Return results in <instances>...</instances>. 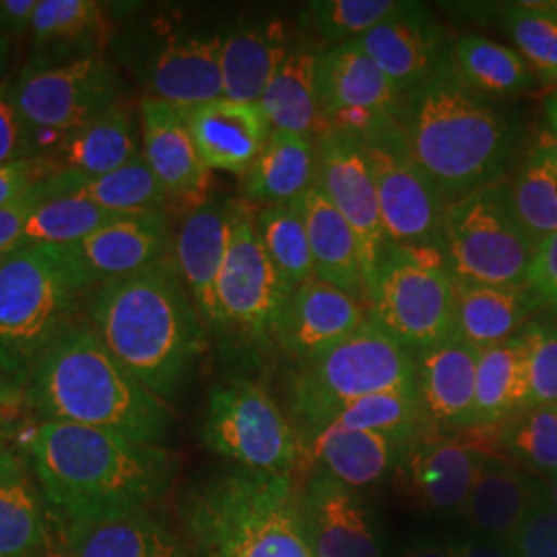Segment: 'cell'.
I'll return each mask as SVG.
<instances>
[{
	"label": "cell",
	"instance_id": "obj_6",
	"mask_svg": "<svg viewBox=\"0 0 557 557\" xmlns=\"http://www.w3.org/2000/svg\"><path fill=\"white\" fill-rule=\"evenodd\" d=\"M416 379V356L368 319L324 354L294 363L285 382L287 418L304 438L361 398L418 391Z\"/></svg>",
	"mask_w": 557,
	"mask_h": 557
},
{
	"label": "cell",
	"instance_id": "obj_21",
	"mask_svg": "<svg viewBox=\"0 0 557 557\" xmlns=\"http://www.w3.org/2000/svg\"><path fill=\"white\" fill-rule=\"evenodd\" d=\"M143 156L172 205L188 211L211 199V170L200 160L182 110L143 96L137 106Z\"/></svg>",
	"mask_w": 557,
	"mask_h": 557
},
{
	"label": "cell",
	"instance_id": "obj_49",
	"mask_svg": "<svg viewBox=\"0 0 557 557\" xmlns=\"http://www.w3.org/2000/svg\"><path fill=\"white\" fill-rule=\"evenodd\" d=\"M38 421L40 419L34 416L25 384L0 370V434L11 440L23 455Z\"/></svg>",
	"mask_w": 557,
	"mask_h": 557
},
{
	"label": "cell",
	"instance_id": "obj_19",
	"mask_svg": "<svg viewBox=\"0 0 557 557\" xmlns=\"http://www.w3.org/2000/svg\"><path fill=\"white\" fill-rule=\"evenodd\" d=\"M483 455L485 448L475 442L436 432L409 448L395 479L421 510L442 517L460 515Z\"/></svg>",
	"mask_w": 557,
	"mask_h": 557
},
{
	"label": "cell",
	"instance_id": "obj_46",
	"mask_svg": "<svg viewBox=\"0 0 557 557\" xmlns=\"http://www.w3.org/2000/svg\"><path fill=\"white\" fill-rule=\"evenodd\" d=\"M400 0H312L299 11V23L322 40L356 41L398 9Z\"/></svg>",
	"mask_w": 557,
	"mask_h": 557
},
{
	"label": "cell",
	"instance_id": "obj_56",
	"mask_svg": "<svg viewBox=\"0 0 557 557\" xmlns=\"http://www.w3.org/2000/svg\"><path fill=\"white\" fill-rule=\"evenodd\" d=\"M29 475L27 458L21 455L15 444L0 434V485Z\"/></svg>",
	"mask_w": 557,
	"mask_h": 557
},
{
	"label": "cell",
	"instance_id": "obj_55",
	"mask_svg": "<svg viewBox=\"0 0 557 557\" xmlns=\"http://www.w3.org/2000/svg\"><path fill=\"white\" fill-rule=\"evenodd\" d=\"M448 545L455 557H518L512 543L481 537L469 531L448 539Z\"/></svg>",
	"mask_w": 557,
	"mask_h": 557
},
{
	"label": "cell",
	"instance_id": "obj_1",
	"mask_svg": "<svg viewBox=\"0 0 557 557\" xmlns=\"http://www.w3.org/2000/svg\"><path fill=\"white\" fill-rule=\"evenodd\" d=\"M398 128L444 205L508 178L527 151V128L506 101L458 83L450 59L432 79L400 96Z\"/></svg>",
	"mask_w": 557,
	"mask_h": 557
},
{
	"label": "cell",
	"instance_id": "obj_50",
	"mask_svg": "<svg viewBox=\"0 0 557 557\" xmlns=\"http://www.w3.org/2000/svg\"><path fill=\"white\" fill-rule=\"evenodd\" d=\"M60 174V168L52 158H25L0 165V209L25 199L41 184Z\"/></svg>",
	"mask_w": 557,
	"mask_h": 557
},
{
	"label": "cell",
	"instance_id": "obj_8",
	"mask_svg": "<svg viewBox=\"0 0 557 557\" xmlns=\"http://www.w3.org/2000/svg\"><path fill=\"white\" fill-rule=\"evenodd\" d=\"M83 296L60 246H29L0 260V370L27 386L44 349L77 319Z\"/></svg>",
	"mask_w": 557,
	"mask_h": 557
},
{
	"label": "cell",
	"instance_id": "obj_13",
	"mask_svg": "<svg viewBox=\"0 0 557 557\" xmlns=\"http://www.w3.org/2000/svg\"><path fill=\"white\" fill-rule=\"evenodd\" d=\"M257 209L234 199L232 232L218 278V331L248 347L273 345V326L292 294L269 259L257 232Z\"/></svg>",
	"mask_w": 557,
	"mask_h": 557
},
{
	"label": "cell",
	"instance_id": "obj_20",
	"mask_svg": "<svg viewBox=\"0 0 557 557\" xmlns=\"http://www.w3.org/2000/svg\"><path fill=\"white\" fill-rule=\"evenodd\" d=\"M366 320L368 306L363 301L312 278L283 301L273 326V345L294 363H301L356 333Z\"/></svg>",
	"mask_w": 557,
	"mask_h": 557
},
{
	"label": "cell",
	"instance_id": "obj_5",
	"mask_svg": "<svg viewBox=\"0 0 557 557\" xmlns=\"http://www.w3.org/2000/svg\"><path fill=\"white\" fill-rule=\"evenodd\" d=\"M195 557H312L294 475L232 467L197 481L180 504Z\"/></svg>",
	"mask_w": 557,
	"mask_h": 557
},
{
	"label": "cell",
	"instance_id": "obj_18",
	"mask_svg": "<svg viewBox=\"0 0 557 557\" xmlns=\"http://www.w3.org/2000/svg\"><path fill=\"white\" fill-rule=\"evenodd\" d=\"M356 44L379 64L400 96L432 79L450 59L453 46L446 29L423 4L403 0L393 15Z\"/></svg>",
	"mask_w": 557,
	"mask_h": 557
},
{
	"label": "cell",
	"instance_id": "obj_53",
	"mask_svg": "<svg viewBox=\"0 0 557 557\" xmlns=\"http://www.w3.org/2000/svg\"><path fill=\"white\" fill-rule=\"evenodd\" d=\"M46 184H41L38 190H34L25 199L0 209V260H4L21 250L25 223H27L29 215L34 213V209L40 205L41 200L50 197Z\"/></svg>",
	"mask_w": 557,
	"mask_h": 557
},
{
	"label": "cell",
	"instance_id": "obj_23",
	"mask_svg": "<svg viewBox=\"0 0 557 557\" xmlns=\"http://www.w3.org/2000/svg\"><path fill=\"white\" fill-rule=\"evenodd\" d=\"M114 34L110 9L98 0H38L32 52L23 69L41 71L106 57Z\"/></svg>",
	"mask_w": 557,
	"mask_h": 557
},
{
	"label": "cell",
	"instance_id": "obj_3",
	"mask_svg": "<svg viewBox=\"0 0 557 557\" xmlns=\"http://www.w3.org/2000/svg\"><path fill=\"white\" fill-rule=\"evenodd\" d=\"M85 320L108 351L165 403L178 395L209 345V329L174 257L94 287Z\"/></svg>",
	"mask_w": 557,
	"mask_h": 557
},
{
	"label": "cell",
	"instance_id": "obj_11",
	"mask_svg": "<svg viewBox=\"0 0 557 557\" xmlns=\"http://www.w3.org/2000/svg\"><path fill=\"white\" fill-rule=\"evenodd\" d=\"M200 436L211 453L234 467L273 475L298 471V432L275 397L255 380L234 379L211 391Z\"/></svg>",
	"mask_w": 557,
	"mask_h": 557
},
{
	"label": "cell",
	"instance_id": "obj_9",
	"mask_svg": "<svg viewBox=\"0 0 557 557\" xmlns=\"http://www.w3.org/2000/svg\"><path fill=\"white\" fill-rule=\"evenodd\" d=\"M537 244L518 218L510 178L446 207L442 255L457 283L527 285Z\"/></svg>",
	"mask_w": 557,
	"mask_h": 557
},
{
	"label": "cell",
	"instance_id": "obj_60",
	"mask_svg": "<svg viewBox=\"0 0 557 557\" xmlns=\"http://www.w3.org/2000/svg\"><path fill=\"white\" fill-rule=\"evenodd\" d=\"M13 60V41L0 36V83L7 79V71Z\"/></svg>",
	"mask_w": 557,
	"mask_h": 557
},
{
	"label": "cell",
	"instance_id": "obj_52",
	"mask_svg": "<svg viewBox=\"0 0 557 557\" xmlns=\"http://www.w3.org/2000/svg\"><path fill=\"white\" fill-rule=\"evenodd\" d=\"M527 285L537 296L541 310L557 317V232L539 244Z\"/></svg>",
	"mask_w": 557,
	"mask_h": 557
},
{
	"label": "cell",
	"instance_id": "obj_22",
	"mask_svg": "<svg viewBox=\"0 0 557 557\" xmlns=\"http://www.w3.org/2000/svg\"><path fill=\"white\" fill-rule=\"evenodd\" d=\"M299 467L306 473H324L361 494L395 479L403 458L413 446L411 442L338 423L299 438Z\"/></svg>",
	"mask_w": 557,
	"mask_h": 557
},
{
	"label": "cell",
	"instance_id": "obj_62",
	"mask_svg": "<svg viewBox=\"0 0 557 557\" xmlns=\"http://www.w3.org/2000/svg\"><path fill=\"white\" fill-rule=\"evenodd\" d=\"M547 11H552L554 15H557V0H545V2H541Z\"/></svg>",
	"mask_w": 557,
	"mask_h": 557
},
{
	"label": "cell",
	"instance_id": "obj_57",
	"mask_svg": "<svg viewBox=\"0 0 557 557\" xmlns=\"http://www.w3.org/2000/svg\"><path fill=\"white\" fill-rule=\"evenodd\" d=\"M400 557H455L450 552L448 541H438L436 537H418L409 541Z\"/></svg>",
	"mask_w": 557,
	"mask_h": 557
},
{
	"label": "cell",
	"instance_id": "obj_51",
	"mask_svg": "<svg viewBox=\"0 0 557 557\" xmlns=\"http://www.w3.org/2000/svg\"><path fill=\"white\" fill-rule=\"evenodd\" d=\"M11 85L9 79L0 83V165L34 158L25 124L11 98Z\"/></svg>",
	"mask_w": 557,
	"mask_h": 557
},
{
	"label": "cell",
	"instance_id": "obj_31",
	"mask_svg": "<svg viewBox=\"0 0 557 557\" xmlns=\"http://www.w3.org/2000/svg\"><path fill=\"white\" fill-rule=\"evenodd\" d=\"M143 153L139 116L122 100L98 119L83 124L50 156L60 172L79 178H100Z\"/></svg>",
	"mask_w": 557,
	"mask_h": 557
},
{
	"label": "cell",
	"instance_id": "obj_26",
	"mask_svg": "<svg viewBox=\"0 0 557 557\" xmlns=\"http://www.w3.org/2000/svg\"><path fill=\"white\" fill-rule=\"evenodd\" d=\"M200 160L213 172L244 176L273 133L259 103L207 101L182 110Z\"/></svg>",
	"mask_w": 557,
	"mask_h": 557
},
{
	"label": "cell",
	"instance_id": "obj_37",
	"mask_svg": "<svg viewBox=\"0 0 557 557\" xmlns=\"http://www.w3.org/2000/svg\"><path fill=\"white\" fill-rule=\"evenodd\" d=\"M50 199L77 197L116 215L168 211L172 200L140 153L119 170L100 178H79L60 172L46 184Z\"/></svg>",
	"mask_w": 557,
	"mask_h": 557
},
{
	"label": "cell",
	"instance_id": "obj_2",
	"mask_svg": "<svg viewBox=\"0 0 557 557\" xmlns=\"http://www.w3.org/2000/svg\"><path fill=\"white\" fill-rule=\"evenodd\" d=\"M25 458L48 508L66 524L149 508L178 469L163 446L62 421H38Z\"/></svg>",
	"mask_w": 557,
	"mask_h": 557
},
{
	"label": "cell",
	"instance_id": "obj_4",
	"mask_svg": "<svg viewBox=\"0 0 557 557\" xmlns=\"http://www.w3.org/2000/svg\"><path fill=\"white\" fill-rule=\"evenodd\" d=\"M25 388L40 421L77 423L153 446L174 425L168 403L108 351L85 319L71 320L52 338Z\"/></svg>",
	"mask_w": 557,
	"mask_h": 557
},
{
	"label": "cell",
	"instance_id": "obj_59",
	"mask_svg": "<svg viewBox=\"0 0 557 557\" xmlns=\"http://www.w3.org/2000/svg\"><path fill=\"white\" fill-rule=\"evenodd\" d=\"M543 112H545V124H547V133L554 137L557 143V85L552 89V94L545 98L543 103Z\"/></svg>",
	"mask_w": 557,
	"mask_h": 557
},
{
	"label": "cell",
	"instance_id": "obj_48",
	"mask_svg": "<svg viewBox=\"0 0 557 557\" xmlns=\"http://www.w3.org/2000/svg\"><path fill=\"white\" fill-rule=\"evenodd\" d=\"M512 547L518 557H557V506L545 492V481L518 529Z\"/></svg>",
	"mask_w": 557,
	"mask_h": 557
},
{
	"label": "cell",
	"instance_id": "obj_35",
	"mask_svg": "<svg viewBox=\"0 0 557 557\" xmlns=\"http://www.w3.org/2000/svg\"><path fill=\"white\" fill-rule=\"evenodd\" d=\"M527 407V343L518 333L517 337L479 351L471 434L490 436Z\"/></svg>",
	"mask_w": 557,
	"mask_h": 557
},
{
	"label": "cell",
	"instance_id": "obj_10",
	"mask_svg": "<svg viewBox=\"0 0 557 557\" xmlns=\"http://www.w3.org/2000/svg\"><path fill=\"white\" fill-rule=\"evenodd\" d=\"M457 281L442 250L386 246L368 294V319L413 356L455 335Z\"/></svg>",
	"mask_w": 557,
	"mask_h": 557
},
{
	"label": "cell",
	"instance_id": "obj_15",
	"mask_svg": "<svg viewBox=\"0 0 557 557\" xmlns=\"http://www.w3.org/2000/svg\"><path fill=\"white\" fill-rule=\"evenodd\" d=\"M314 143L317 184L356 234L368 296L376 278L380 259L388 246L372 165L361 140L356 137L337 131H319L314 133Z\"/></svg>",
	"mask_w": 557,
	"mask_h": 557
},
{
	"label": "cell",
	"instance_id": "obj_29",
	"mask_svg": "<svg viewBox=\"0 0 557 557\" xmlns=\"http://www.w3.org/2000/svg\"><path fill=\"white\" fill-rule=\"evenodd\" d=\"M75 557H195L188 543L149 508L85 522H64Z\"/></svg>",
	"mask_w": 557,
	"mask_h": 557
},
{
	"label": "cell",
	"instance_id": "obj_47",
	"mask_svg": "<svg viewBox=\"0 0 557 557\" xmlns=\"http://www.w3.org/2000/svg\"><path fill=\"white\" fill-rule=\"evenodd\" d=\"M520 335L527 343L529 407L557 403V317L533 319Z\"/></svg>",
	"mask_w": 557,
	"mask_h": 557
},
{
	"label": "cell",
	"instance_id": "obj_16",
	"mask_svg": "<svg viewBox=\"0 0 557 557\" xmlns=\"http://www.w3.org/2000/svg\"><path fill=\"white\" fill-rule=\"evenodd\" d=\"M174 236L168 211H149L114 218L60 250L77 287L89 294L106 281L135 275L172 257Z\"/></svg>",
	"mask_w": 557,
	"mask_h": 557
},
{
	"label": "cell",
	"instance_id": "obj_24",
	"mask_svg": "<svg viewBox=\"0 0 557 557\" xmlns=\"http://www.w3.org/2000/svg\"><path fill=\"white\" fill-rule=\"evenodd\" d=\"M478 356L455 335L416 354L419 400L440 434L465 436L473 430Z\"/></svg>",
	"mask_w": 557,
	"mask_h": 557
},
{
	"label": "cell",
	"instance_id": "obj_42",
	"mask_svg": "<svg viewBox=\"0 0 557 557\" xmlns=\"http://www.w3.org/2000/svg\"><path fill=\"white\" fill-rule=\"evenodd\" d=\"M490 436L504 457L533 478L557 479V403L527 407Z\"/></svg>",
	"mask_w": 557,
	"mask_h": 557
},
{
	"label": "cell",
	"instance_id": "obj_27",
	"mask_svg": "<svg viewBox=\"0 0 557 557\" xmlns=\"http://www.w3.org/2000/svg\"><path fill=\"white\" fill-rule=\"evenodd\" d=\"M543 481L492 450L481 458L469 499L460 512L467 531L512 543Z\"/></svg>",
	"mask_w": 557,
	"mask_h": 557
},
{
	"label": "cell",
	"instance_id": "obj_34",
	"mask_svg": "<svg viewBox=\"0 0 557 557\" xmlns=\"http://www.w3.org/2000/svg\"><path fill=\"white\" fill-rule=\"evenodd\" d=\"M301 207L314 260V277L368 306L358 239L349 223L324 197L319 184L301 197Z\"/></svg>",
	"mask_w": 557,
	"mask_h": 557
},
{
	"label": "cell",
	"instance_id": "obj_45",
	"mask_svg": "<svg viewBox=\"0 0 557 557\" xmlns=\"http://www.w3.org/2000/svg\"><path fill=\"white\" fill-rule=\"evenodd\" d=\"M120 218L98 205L77 197L44 199L34 209L23 230L21 248L29 246H69L89 236L103 223Z\"/></svg>",
	"mask_w": 557,
	"mask_h": 557
},
{
	"label": "cell",
	"instance_id": "obj_7",
	"mask_svg": "<svg viewBox=\"0 0 557 557\" xmlns=\"http://www.w3.org/2000/svg\"><path fill=\"white\" fill-rule=\"evenodd\" d=\"M221 38L223 32L199 29L180 13H158L116 27L110 52L143 96L186 110L223 98Z\"/></svg>",
	"mask_w": 557,
	"mask_h": 557
},
{
	"label": "cell",
	"instance_id": "obj_61",
	"mask_svg": "<svg viewBox=\"0 0 557 557\" xmlns=\"http://www.w3.org/2000/svg\"><path fill=\"white\" fill-rule=\"evenodd\" d=\"M545 492H547L549 499L557 506V479H554V481H545Z\"/></svg>",
	"mask_w": 557,
	"mask_h": 557
},
{
	"label": "cell",
	"instance_id": "obj_12",
	"mask_svg": "<svg viewBox=\"0 0 557 557\" xmlns=\"http://www.w3.org/2000/svg\"><path fill=\"white\" fill-rule=\"evenodd\" d=\"M11 98L25 124L34 158H50L66 135L124 100L119 71L108 57L54 69H23Z\"/></svg>",
	"mask_w": 557,
	"mask_h": 557
},
{
	"label": "cell",
	"instance_id": "obj_28",
	"mask_svg": "<svg viewBox=\"0 0 557 557\" xmlns=\"http://www.w3.org/2000/svg\"><path fill=\"white\" fill-rule=\"evenodd\" d=\"M294 40L285 21L250 17L239 21L221 38L223 98L259 103L278 64L292 52Z\"/></svg>",
	"mask_w": 557,
	"mask_h": 557
},
{
	"label": "cell",
	"instance_id": "obj_44",
	"mask_svg": "<svg viewBox=\"0 0 557 557\" xmlns=\"http://www.w3.org/2000/svg\"><path fill=\"white\" fill-rule=\"evenodd\" d=\"M502 29L522 60L535 73L539 85H557V15L541 2L499 4Z\"/></svg>",
	"mask_w": 557,
	"mask_h": 557
},
{
	"label": "cell",
	"instance_id": "obj_40",
	"mask_svg": "<svg viewBox=\"0 0 557 557\" xmlns=\"http://www.w3.org/2000/svg\"><path fill=\"white\" fill-rule=\"evenodd\" d=\"M255 221L269 259L292 292L317 278L301 199L287 205L260 207Z\"/></svg>",
	"mask_w": 557,
	"mask_h": 557
},
{
	"label": "cell",
	"instance_id": "obj_39",
	"mask_svg": "<svg viewBox=\"0 0 557 557\" xmlns=\"http://www.w3.org/2000/svg\"><path fill=\"white\" fill-rule=\"evenodd\" d=\"M518 218L535 244L557 232V143L543 131L510 178Z\"/></svg>",
	"mask_w": 557,
	"mask_h": 557
},
{
	"label": "cell",
	"instance_id": "obj_38",
	"mask_svg": "<svg viewBox=\"0 0 557 557\" xmlns=\"http://www.w3.org/2000/svg\"><path fill=\"white\" fill-rule=\"evenodd\" d=\"M320 52V48L298 41L262 91L259 106L273 131L314 137L320 116L317 85Z\"/></svg>",
	"mask_w": 557,
	"mask_h": 557
},
{
	"label": "cell",
	"instance_id": "obj_54",
	"mask_svg": "<svg viewBox=\"0 0 557 557\" xmlns=\"http://www.w3.org/2000/svg\"><path fill=\"white\" fill-rule=\"evenodd\" d=\"M38 0H0V36L20 40L32 32Z\"/></svg>",
	"mask_w": 557,
	"mask_h": 557
},
{
	"label": "cell",
	"instance_id": "obj_32",
	"mask_svg": "<svg viewBox=\"0 0 557 557\" xmlns=\"http://www.w3.org/2000/svg\"><path fill=\"white\" fill-rule=\"evenodd\" d=\"M539 310L541 304L529 285L457 283L455 337L481 351L517 337Z\"/></svg>",
	"mask_w": 557,
	"mask_h": 557
},
{
	"label": "cell",
	"instance_id": "obj_36",
	"mask_svg": "<svg viewBox=\"0 0 557 557\" xmlns=\"http://www.w3.org/2000/svg\"><path fill=\"white\" fill-rule=\"evenodd\" d=\"M450 66L462 87L487 100H515L539 87L535 73L512 46L475 34L453 41Z\"/></svg>",
	"mask_w": 557,
	"mask_h": 557
},
{
	"label": "cell",
	"instance_id": "obj_30",
	"mask_svg": "<svg viewBox=\"0 0 557 557\" xmlns=\"http://www.w3.org/2000/svg\"><path fill=\"white\" fill-rule=\"evenodd\" d=\"M320 114L338 110H368L395 119L400 94L356 41L335 44L320 52Z\"/></svg>",
	"mask_w": 557,
	"mask_h": 557
},
{
	"label": "cell",
	"instance_id": "obj_25",
	"mask_svg": "<svg viewBox=\"0 0 557 557\" xmlns=\"http://www.w3.org/2000/svg\"><path fill=\"white\" fill-rule=\"evenodd\" d=\"M234 199H211L186 211L172 257L209 333L218 331V278L230 244Z\"/></svg>",
	"mask_w": 557,
	"mask_h": 557
},
{
	"label": "cell",
	"instance_id": "obj_43",
	"mask_svg": "<svg viewBox=\"0 0 557 557\" xmlns=\"http://www.w3.org/2000/svg\"><path fill=\"white\" fill-rule=\"evenodd\" d=\"M333 423L351 430L386 434L411 444L438 432L428 418L418 391H393L361 398L341 411Z\"/></svg>",
	"mask_w": 557,
	"mask_h": 557
},
{
	"label": "cell",
	"instance_id": "obj_33",
	"mask_svg": "<svg viewBox=\"0 0 557 557\" xmlns=\"http://www.w3.org/2000/svg\"><path fill=\"white\" fill-rule=\"evenodd\" d=\"M317 184V143L312 135L273 131L259 158L244 174V200L259 207L301 199Z\"/></svg>",
	"mask_w": 557,
	"mask_h": 557
},
{
	"label": "cell",
	"instance_id": "obj_41",
	"mask_svg": "<svg viewBox=\"0 0 557 557\" xmlns=\"http://www.w3.org/2000/svg\"><path fill=\"white\" fill-rule=\"evenodd\" d=\"M52 529V512L32 475L0 485V557H36Z\"/></svg>",
	"mask_w": 557,
	"mask_h": 557
},
{
	"label": "cell",
	"instance_id": "obj_14",
	"mask_svg": "<svg viewBox=\"0 0 557 557\" xmlns=\"http://www.w3.org/2000/svg\"><path fill=\"white\" fill-rule=\"evenodd\" d=\"M361 145L372 165L388 242L442 250L446 205L413 160L397 120H391Z\"/></svg>",
	"mask_w": 557,
	"mask_h": 557
},
{
	"label": "cell",
	"instance_id": "obj_17",
	"mask_svg": "<svg viewBox=\"0 0 557 557\" xmlns=\"http://www.w3.org/2000/svg\"><path fill=\"white\" fill-rule=\"evenodd\" d=\"M299 517L312 557H386L379 515L366 494L324 473L298 485Z\"/></svg>",
	"mask_w": 557,
	"mask_h": 557
},
{
	"label": "cell",
	"instance_id": "obj_58",
	"mask_svg": "<svg viewBox=\"0 0 557 557\" xmlns=\"http://www.w3.org/2000/svg\"><path fill=\"white\" fill-rule=\"evenodd\" d=\"M36 557H75L64 537V522L54 512H52V529H50L48 541Z\"/></svg>",
	"mask_w": 557,
	"mask_h": 557
}]
</instances>
